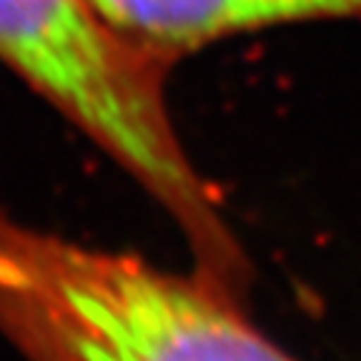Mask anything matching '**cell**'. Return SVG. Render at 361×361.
<instances>
[{"label":"cell","mask_w":361,"mask_h":361,"mask_svg":"<svg viewBox=\"0 0 361 361\" xmlns=\"http://www.w3.org/2000/svg\"><path fill=\"white\" fill-rule=\"evenodd\" d=\"M0 338L23 361H299L191 269L0 214Z\"/></svg>","instance_id":"cell-1"},{"label":"cell","mask_w":361,"mask_h":361,"mask_svg":"<svg viewBox=\"0 0 361 361\" xmlns=\"http://www.w3.org/2000/svg\"><path fill=\"white\" fill-rule=\"evenodd\" d=\"M0 61L164 209L193 274L228 293L254 288V259L173 126L161 63L123 43L88 0H0Z\"/></svg>","instance_id":"cell-2"},{"label":"cell","mask_w":361,"mask_h":361,"mask_svg":"<svg viewBox=\"0 0 361 361\" xmlns=\"http://www.w3.org/2000/svg\"><path fill=\"white\" fill-rule=\"evenodd\" d=\"M123 43L156 63L226 35L306 20L359 18L361 0H88Z\"/></svg>","instance_id":"cell-3"}]
</instances>
